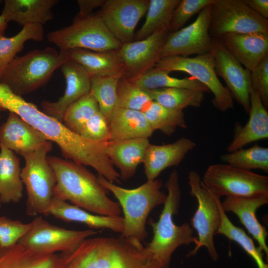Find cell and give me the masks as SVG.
I'll list each match as a JSON object with an SVG mask.
<instances>
[{
  "instance_id": "cell-1",
  "label": "cell",
  "mask_w": 268,
  "mask_h": 268,
  "mask_svg": "<svg viewBox=\"0 0 268 268\" xmlns=\"http://www.w3.org/2000/svg\"><path fill=\"white\" fill-rule=\"evenodd\" d=\"M5 110L16 114L48 140L55 142L66 159L92 167L110 182L120 183V174L105 153L106 142L91 140L73 132L14 93L9 97Z\"/></svg>"
},
{
  "instance_id": "cell-2",
  "label": "cell",
  "mask_w": 268,
  "mask_h": 268,
  "mask_svg": "<svg viewBox=\"0 0 268 268\" xmlns=\"http://www.w3.org/2000/svg\"><path fill=\"white\" fill-rule=\"evenodd\" d=\"M63 268H165L141 242L119 237H90L62 254Z\"/></svg>"
},
{
  "instance_id": "cell-3",
  "label": "cell",
  "mask_w": 268,
  "mask_h": 268,
  "mask_svg": "<svg viewBox=\"0 0 268 268\" xmlns=\"http://www.w3.org/2000/svg\"><path fill=\"white\" fill-rule=\"evenodd\" d=\"M47 159L57 179L54 197L96 214L120 216L119 203L109 198L98 177L85 166L54 156Z\"/></svg>"
},
{
  "instance_id": "cell-4",
  "label": "cell",
  "mask_w": 268,
  "mask_h": 268,
  "mask_svg": "<svg viewBox=\"0 0 268 268\" xmlns=\"http://www.w3.org/2000/svg\"><path fill=\"white\" fill-rule=\"evenodd\" d=\"M165 186L167 190L166 199L158 220L154 222L151 219L148 223L153 235L145 247L165 268H169L174 251L183 245H196L198 238L193 236L194 230L189 223L177 225L173 220V216L179 213L181 198L177 170L171 172Z\"/></svg>"
},
{
  "instance_id": "cell-5",
  "label": "cell",
  "mask_w": 268,
  "mask_h": 268,
  "mask_svg": "<svg viewBox=\"0 0 268 268\" xmlns=\"http://www.w3.org/2000/svg\"><path fill=\"white\" fill-rule=\"evenodd\" d=\"M97 177L101 185L113 194L122 207L124 225L121 236L142 243L147 236L146 222L149 213L163 204L166 199L167 194L161 191L162 181L158 179L147 181L137 188L128 189L101 175Z\"/></svg>"
},
{
  "instance_id": "cell-6",
  "label": "cell",
  "mask_w": 268,
  "mask_h": 268,
  "mask_svg": "<svg viewBox=\"0 0 268 268\" xmlns=\"http://www.w3.org/2000/svg\"><path fill=\"white\" fill-rule=\"evenodd\" d=\"M66 61L62 52L52 47L33 50L16 57L5 70L0 82L21 96L44 85Z\"/></svg>"
},
{
  "instance_id": "cell-7",
  "label": "cell",
  "mask_w": 268,
  "mask_h": 268,
  "mask_svg": "<svg viewBox=\"0 0 268 268\" xmlns=\"http://www.w3.org/2000/svg\"><path fill=\"white\" fill-rule=\"evenodd\" d=\"M52 148V142L47 141L22 155L25 165L21 178L27 192L26 212L29 216L47 215L54 197L57 179L47 159Z\"/></svg>"
},
{
  "instance_id": "cell-8",
  "label": "cell",
  "mask_w": 268,
  "mask_h": 268,
  "mask_svg": "<svg viewBox=\"0 0 268 268\" xmlns=\"http://www.w3.org/2000/svg\"><path fill=\"white\" fill-rule=\"evenodd\" d=\"M47 39L60 51L75 49L98 52L117 51L122 45L109 31L98 14H77L70 25L49 32Z\"/></svg>"
},
{
  "instance_id": "cell-9",
  "label": "cell",
  "mask_w": 268,
  "mask_h": 268,
  "mask_svg": "<svg viewBox=\"0 0 268 268\" xmlns=\"http://www.w3.org/2000/svg\"><path fill=\"white\" fill-rule=\"evenodd\" d=\"M201 179L202 185L220 198L268 196L267 176L227 164L210 165Z\"/></svg>"
},
{
  "instance_id": "cell-10",
  "label": "cell",
  "mask_w": 268,
  "mask_h": 268,
  "mask_svg": "<svg viewBox=\"0 0 268 268\" xmlns=\"http://www.w3.org/2000/svg\"><path fill=\"white\" fill-rule=\"evenodd\" d=\"M188 183L190 194L196 198L198 202V207L190 224L197 231L198 237L195 248L187 256H194L201 247H204L211 258L217 261L219 255L214 243V236L221 223L218 206L220 198L212 194L202 185L200 175L195 171L189 173Z\"/></svg>"
},
{
  "instance_id": "cell-11",
  "label": "cell",
  "mask_w": 268,
  "mask_h": 268,
  "mask_svg": "<svg viewBox=\"0 0 268 268\" xmlns=\"http://www.w3.org/2000/svg\"><path fill=\"white\" fill-rule=\"evenodd\" d=\"M154 67L169 72L180 71L189 74L212 93L211 102L217 110L226 112L234 108L232 94L222 85L216 74L212 51L192 58L180 56L161 58Z\"/></svg>"
},
{
  "instance_id": "cell-12",
  "label": "cell",
  "mask_w": 268,
  "mask_h": 268,
  "mask_svg": "<svg viewBox=\"0 0 268 268\" xmlns=\"http://www.w3.org/2000/svg\"><path fill=\"white\" fill-rule=\"evenodd\" d=\"M18 243L38 253L68 254L85 239L100 232L94 229L74 230L54 225L42 216L36 217Z\"/></svg>"
},
{
  "instance_id": "cell-13",
  "label": "cell",
  "mask_w": 268,
  "mask_h": 268,
  "mask_svg": "<svg viewBox=\"0 0 268 268\" xmlns=\"http://www.w3.org/2000/svg\"><path fill=\"white\" fill-rule=\"evenodd\" d=\"M208 32L212 38L229 33L268 34V20L254 11L243 0H214Z\"/></svg>"
},
{
  "instance_id": "cell-14",
  "label": "cell",
  "mask_w": 268,
  "mask_h": 268,
  "mask_svg": "<svg viewBox=\"0 0 268 268\" xmlns=\"http://www.w3.org/2000/svg\"><path fill=\"white\" fill-rule=\"evenodd\" d=\"M211 4L203 8L189 25L169 33L161 50V58L200 55L211 52L212 37L208 32Z\"/></svg>"
},
{
  "instance_id": "cell-15",
  "label": "cell",
  "mask_w": 268,
  "mask_h": 268,
  "mask_svg": "<svg viewBox=\"0 0 268 268\" xmlns=\"http://www.w3.org/2000/svg\"><path fill=\"white\" fill-rule=\"evenodd\" d=\"M169 33L162 28L144 39L122 44L117 50L123 66L122 77L132 79L154 67Z\"/></svg>"
},
{
  "instance_id": "cell-16",
  "label": "cell",
  "mask_w": 268,
  "mask_h": 268,
  "mask_svg": "<svg viewBox=\"0 0 268 268\" xmlns=\"http://www.w3.org/2000/svg\"><path fill=\"white\" fill-rule=\"evenodd\" d=\"M149 0H106L98 14L111 34L122 44L133 41Z\"/></svg>"
},
{
  "instance_id": "cell-17",
  "label": "cell",
  "mask_w": 268,
  "mask_h": 268,
  "mask_svg": "<svg viewBox=\"0 0 268 268\" xmlns=\"http://www.w3.org/2000/svg\"><path fill=\"white\" fill-rule=\"evenodd\" d=\"M211 51L217 76L222 78L233 99L239 103L248 114L252 88L250 71L244 68L215 38H212Z\"/></svg>"
},
{
  "instance_id": "cell-18",
  "label": "cell",
  "mask_w": 268,
  "mask_h": 268,
  "mask_svg": "<svg viewBox=\"0 0 268 268\" xmlns=\"http://www.w3.org/2000/svg\"><path fill=\"white\" fill-rule=\"evenodd\" d=\"M60 67L66 82L65 93L58 101H42L41 106L44 113L63 123L67 107L90 92L91 77L80 65L69 60Z\"/></svg>"
},
{
  "instance_id": "cell-19",
  "label": "cell",
  "mask_w": 268,
  "mask_h": 268,
  "mask_svg": "<svg viewBox=\"0 0 268 268\" xmlns=\"http://www.w3.org/2000/svg\"><path fill=\"white\" fill-rule=\"evenodd\" d=\"M215 38L250 71L268 56V34L229 33Z\"/></svg>"
},
{
  "instance_id": "cell-20",
  "label": "cell",
  "mask_w": 268,
  "mask_h": 268,
  "mask_svg": "<svg viewBox=\"0 0 268 268\" xmlns=\"http://www.w3.org/2000/svg\"><path fill=\"white\" fill-rule=\"evenodd\" d=\"M47 141L40 132L12 112L0 126V149H9L21 156Z\"/></svg>"
},
{
  "instance_id": "cell-21",
  "label": "cell",
  "mask_w": 268,
  "mask_h": 268,
  "mask_svg": "<svg viewBox=\"0 0 268 268\" xmlns=\"http://www.w3.org/2000/svg\"><path fill=\"white\" fill-rule=\"evenodd\" d=\"M196 146L194 141L185 137L171 143L162 145L150 143L143 162L147 181L157 179L167 168L178 166Z\"/></svg>"
},
{
  "instance_id": "cell-22",
  "label": "cell",
  "mask_w": 268,
  "mask_h": 268,
  "mask_svg": "<svg viewBox=\"0 0 268 268\" xmlns=\"http://www.w3.org/2000/svg\"><path fill=\"white\" fill-rule=\"evenodd\" d=\"M249 120L244 126L236 122L233 138L226 151L231 152L253 142L268 137V112L258 93L252 88L250 93Z\"/></svg>"
},
{
  "instance_id": "cell-23",
  "label": "cell",
  "mask_w": 268,
  "mask_h": 268,
  "mask_svg": "<svg viewBox=\"0 0 268 268\" xmlns=\"http://www.w3.org/2000/svg\"><path fill=\"white\" fill-rule=\"evenodd\" d=\"M268 203V196L251 197H226L221 206L226 212H232L239 218L240 222L257 241L259 247L268 256L266 243L268 232L258 221L256 213L260 207Z\"/></svg>"
},
{
  "instance_id": "cell-24",
  "label": "cell",
  "mask_w": 268,
  "mask_h": 268,
  "mask_svg": "<svg viewBox=\"0 0 268 268\" xmlns=\"http://www.w3.org/2000/svg\"><path fill=\"white\" fill-rule=\"evenodd\" d=\"M149 141L147 138H135L106 142L105 153L120 177L127 180L133 177L138 166L143 163Z\"/></svg>"
},
{
  "instance_id": "cell-25",
  "label": "cell",
  "mask_w": 268,
  "mask_h": 268,
  "mask_svg": "<svg viewBox=\"0 0 268 268\" xmlns=\"http://www.w3.org/2000/svg\"><path fill=\"white\" fill-rule=\"evenodd\" d=\"M47 215L66 222L84 224L90 229H108L120 233L124 229V218L121 216H104L91 213L69 202L53 197Z\"/></svg>"
},
{
  "instance_id": "cell-26",
  "label": "cell",
  "mask_w": 268,
  "mask_h": 268,
  "mask_svg": "<svg viewBox=\"0 0 268 268\" xmlns=\"http://www.w3.org/2000/svg\"><path fill=\"white\" fill-rule=\"evenodd\" d=\"M61 51L63 52L66 60L80 65L91 77L123 75V66L117 50L98 52L75 49Z\"/></svg>"
},
{
  "instance_id": "cell-27",
  "label": "cell",
  "mask_w": 268,
  "mask_h": 268,
  "mask_svg": "<svg viewBox=\"0 0 268 268\" xmlns=\"http://www.w3.org/2000/svg\"><path fill=\"white\" fill-rule=\"evenodd\" d=\"M64 265L62 254L38 253L18 243L0 244V268H63Z\"/></svg>"
},
{
  "instance_id": "cell-28",
  "label": "cell",
  "mask_w": 268,
  "mask_h": 268,
  "mask_svg": "<svg viewBox=\"0 0 268 268\" xmlns=\"http://www.w3.org/2000/svg\"><path fill=\"white\" fill-rule=\"evenodd\" d=\"M57 0H5L1 14L7 22L14 21L23 26L46 23L53 19L52 8Z\"/></svg>"
},
{
  "instance_id": "cell-29",
  "label": "cell",
  "mask_w": 268,
  "mask_h": 268,
  "mask_svg": "<svg viewBox=\"0 0 268 268\" xmlns=\"http://www.w3.org/2000/svg\"><path fill=\"white\" fill-rule=\"evenodd\" d=\"M109 127L110 140L148 138L154 132L142 112L119 108L113 112Z\"/></svg>"
},
{
  "instance_id": "cell-30",
  "label": "cell",
  "mask_w": 268,
  "mask_h": 268,
  "mask_svg": "<svg viewBox=\"0 0 268 268\" xmlns=\"http://www.w3.org/2000/svg\"><path fill=\"white\" fill-rule=\"evenodd\" d=\"M19 158L7 149L0 151V201L1 203H18L23 197Z\"/></svg>"
},
{
  "instance_id": "cell-31",
  "label": "cell",
  "mask_w": 268,
  "mask_h": 268,
  "mask_svg": "<svg viewBox=\"0 0 268 268\" xmlns=\"http://www.w3.org/2000/svg\"><path fill=\"white\" fill-rule=\"evenodd\" d=\"M169 73L153 67L140 76L129 80L145 90L162 88H181L209 92L205 86L191 76L180 79L170 76Z\"/></svg>"
},
{
  "instance_id": "cell-32",
  "label": "cell",
  "mask_w": 268,
  "mask_h": 268,
  "mask_svg": "<svg viewBox=\"0 0 268 268\" xmlns=\"http://www.w3.org/2000/svg\"><path fill=\"white\" fill-rule=\"evenodd\" d=\"M43 25L27 24L12 37H0V79L16 54L22 50L26 41L40 42L43 40Z\"/></svg>"
},
{
  "instance_id": "cell-33",
  "label": "cell",
  "mask_w": 268,
  "mask_h": 268,
  "mask_svg": "<svg viewBox=\"0 0 268 268\" xmlns=\"http://www.w3.org/2000/svg\"><path fill=\"white\" fill-rule=\"evenodd\" d=\"M153 101L177 111L188 107H199L204 99L205 92L181 88H162L147 90Z\"/></svg>"
},
{
  "instance_id": "cell-34",
  "label": "cell",
  "mask_w": 268,
  "mask_h": 268,
  "mask_svg": "<svg viewBox=\"0 0 268 268\" xmlns=\"http://www.w3.org/2000/svg\"><path fill=\"white\" fill-rule=\"evenodd\" d=\"M180 0H149L145 20L136 33V41L144 39L159 29L169 26L173 11Z\"/></svg>"
},
{
  "instance_id": "cell-35",
  "label": "cell",
  "mask_w": 268,
  "mask_h": 268,
  "mask_svg": "<svg viewBox=\"0 0 268 268\" xmlns=\"http://www.w3.org/2000/svg\"><path fill=\"white\" fill-rule=\"evenodd\" d=\"M142 112L153 131L159 130L171 135L178 128L187 127L183 111L167 108L155 101H152Z\"/></svg>"
},
{
  "instance_id": "cell-36",
  "label": "cell",
  "mask_w": 268,
  "mask_h": 268,
  "mask_svg": "<svg viewBox=\"0 0 268 268\" xmlns=\"http://www.w3.org/2000/svg\"><path fill=\"white\" fill-rule=\"evenodd\" d=\"M218 206L221 216L220 225L215 234H221L230 241L237 243L256 263L258 268H268L264 260V252L258 246L256 247L252 238L244 229L234 225L228 217L221 206L220 199Z\"/></svg>"
},
{
  "instance_id": "cell-37",
  "label": "cell",
  "mask_w": 268,
  "mask_h": 268,
  "mask_svg": "<svg viewBox=\"0 0 268 268\" xmlns=\"http://www.w3.org/2000/svg\"><path fill=\"white\" fill-rule=\"evenodd\" d=\"M220 159L226 164L241 169H258L268 172V148L258 144L222 154Z\"/></svg>"
},
{
  "instance_id": "cell-38",
  "label": "cell",
  "mask_w": 268,
  "mask_h": 268,
  "mask_svg": "<svg viewBox=\"0 0 268 268\" xmlns=\"http://www.w3.org/2000/svg\"><path fill=\"white\" fill-rule=\"evenodd\" d=\"M99 111L97 102L90 92L67 107L63 115V123L70 131L79 134L84 124Z\"/></svg>"
},
{
  "instance_id": "cell-39",
  "label": "cell",
  "mask_w": 268,
  "mask_h": 268,
  "mask_svg": "<svg viewBox=\"0 0 268 268\" xmlns=\"http://www.w3.org/2000/svg\"><path fill=\"white\" fill-rule=\"evenodd\" d=\"M121 76L92 77L90 92L96 99L102 113L108 120L117 108V89Z\"/></svg>"
},
{
  "instance_id": "cell-40",
  "label": "cell",
  "mask_w": 268,
  "mask_h": 268,
  "mask_svg": "<svg viewBox=\"0 0 268 268\" xmlns=\"http://www.w3.org/2000/svg\"><path fill=\"white\" fill-rule=\"evenodd\" d=\"M117 96V108L141 112L153 101L147 90L140 88L123 77L119 80Z\"/></svg>"
},
{
  "instance_id": "cell-41",
  "label": "cell",
  "mask_w": 268,
  "mask_h": 268,
  "mask_svg": "<svg viewBox=\"0 0 268 268\" xmlns=\"http://www.w3.org/2000/svg\"><path fill=\"white\" fill-rule=\"evenodd\" d=\"M214 0H180L174 9L169 26V32L178 30L193 15Z\"/></svg>"
},
{
  "instance_id": "cell-42",
  "label": "cell",
  "mask_w": 268,
  "mask_h": 268,
  "mask_svg": "<svg viewBox=\"0 0 268 268\" xmlns=\"http://www.w3.org/2000/svg\"><path fill=\"white\" fill-rule=\"evenodd\" d=\"M79 134L84 138L95 141H109L110 130L108 120L99 111L84 124Z\"/></svg>"
},
{
  "instance_id": "cell-43",
  "label": "cell",
  "mask_w": 268,
  "mask_h": 268,
  "mask_svg": "<svg viewBox=\"0 0 268 268\" xmlns=\"http://www.w3.org/2000/svg\"><path fill=\"white\" fill-rule=\"evenodd\" d=\"M29 225V223L0 216V244L7 246L18 243Z\"/></svg>"
},
{
  "instance_id": "cell-44",
  "label": "cell",
  "mask_w": 268,
  "mask_h": 268,
  "mask_svg": "<svg viewBox=\"0 0 268 268\" xmlns=\"http://www.w3.org/2000/svg\"><path fill=\"white\" fill-rule=\"evenodd\" d=\"M251 72L252 88L259 95L264 106L268 107V56Z\"/></svg>"
},
{
  "instance_id": "cell-45",
  "label": "cell",
  "mask_w": 268,
  "mask_h": 268,
  "mask_svg": "<svg viewBox=\"0 0 268 268\" xmlns=\"http://www.w3.org/2000/svg\"><path fill=\"white\" fill-rule=\"evenodd\" d=\"M106 0H78L79 12L78 13L80 15H86L90 14L91 11L97 7H102Z\"/></svg>"
},
{
  "instance_id": "cell-46",
  "label": "cell",
  "mask_w": 268,
  "mask_h": 268,
  "mask_svg": "<svg viewBox=\"0 0 268 268\" xmlns=\"http://www.w3.org/2000/svg\"><path fill=\"white\" fill-rule=\"evenodd\" d=\"M256 13L266 19H268V0H243Z\"/></svg>"
},
{
  "instance_id": "cell-47",
  "label": "cell",
  "mask_w": 268,
  "mask_h": 268,
  "mask_svg": "<svg viewBox=\"0 0 268 268\" xmlns=\"http://www.w3.org/2000/svg\"><path fill=\"white\" fill-rule=\"evenodd\" d=\"M7 22L2 15H0V37L3 36L6 29Z\"/></svg>"
},
{
  "instance_id": "cell-48",
  "label": "cell",
  "mask_w": 268,
  "mask_h": 268,
  "mask_svg": "<svg viewBox=\"0 0 268 268\" xmlns=\"http://www.w3.org/2000/svg\"><path fill=\"white\" fill-rule=\"evenodd\" d=\"M2 110H3V109L0 106V112H1Z\"/></svg>"
},
{
  "instance_id": "cell-49",
  "label": "cell",
  "mask_w": 268,
  "mask_h": 268,
  "mask_svg": "<svg viewBox=\"0 0 268 268\" xmlns=\"http://www.w3.org/2000/svg\"><path fill=\"white\" fill-rule=\"evenodd\" d=\"M1 202H0V207L1 206Z\"/></svg>"
}]
</instances>
